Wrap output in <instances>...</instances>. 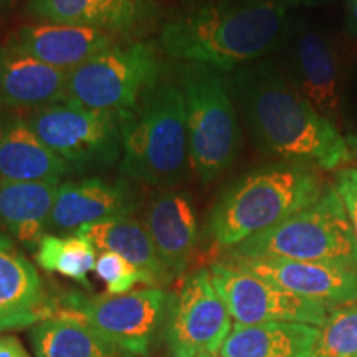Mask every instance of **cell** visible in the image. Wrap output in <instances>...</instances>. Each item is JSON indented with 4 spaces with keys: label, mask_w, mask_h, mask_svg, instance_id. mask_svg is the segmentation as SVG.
<instances>
[{
    "label": "cell",
    "mask_w": 357,
    "mask_h": 357,
    "mask_svg": "<svg viewBox=\"0 0 357 357\" xmlns=\"http://www.w3.org/2000/svg\"><path fill=\"white\" fill-rule=\"evenodd\" d=\"M227 78L250 137L263 155L328 171L349 162L346 137L296 91L281 66L258 60Z\"/></svg>",
    "instance_id": "1"
},
{
    "label": "cell",
    "mask_w": 357,
    "mask_h": 357,
    "mask_svg": "<svg viewBox=\"0 0 357 357\" xmlns=\"http://www.w3.org/2000/svg\"><path fill=\"white\" fill-rule=\"evenodd\" d=\"M288 8L287 0H207L164 22L159 47L174 60L229 75L283 42Z\"/></svg>",
    "instance_id": "2"
},
{
    "label": "cell",
    "mask_w": 357,
    "mask_h": 357,
    "mask_svg": "<svg viewBox=\"0 0 357 357\" xmlns=\"http://www.w3.org/2000/svg\"><path fill=\"white\" fill-rule=\"evenodd\" d=\"M311 166L275 162L236 177L213 205L207 234L220 248H234L250 236L310 207L323 195Z\"/></svg>",
    "instance_id": "3"
},
{
    "label": "cell",
    "mask_w": 357,
    "mask_h": 357,
    "mask_svg": "<svg viewBox=\"0 0 357 357\" xmlns=\"http://www.w3.org/2000/svg\"><path fill=\"white\" fill-rule=\"evenodd\" d=\"M190 167L184 96L177 82L162 79L123 121V177L176 189Z\"/></svg>",
    "instance_id": "4"
},
{
    "label": "cell",
    "mask_w": 357,
    "mask_h": 357,
    "mask_svg": "<svg viewBox=\"0 0 357 357\" xmlns=\"http://www.w3.org/2000/svg\"><path fill=\"white\" fill-rule=\"evenodd\" d=\"M190 169L208 185L234 166L242 146L236 106L225 73L199 63L178 68Z\"/></svg>",
    "instance_id": "5"
},
{
    "label": "cell",
    "mask_w": 357,
    "mask_h": 357,
    "mask_svg": "<svg viewBox=\"0 0 357 357\" xmlns=\"http://www.w3.org/2000/svg\"><path fill=\"white\" fill-rule=\"evenodd\" d=\"M236 258H284L357 270V243L336 187L310 207L229 250Z\"/></svg>",
    "instance_id": "6"
},
{
    "label": "cell",
    "mask_w": 357,
    "mask_h": 357,
    "mask_svg": "<svg viewBox=\"0 0 357 357\" xmlns=\"http://www.w3.org/2000/svg\"><path fill=\"white\" fill-rule=\"evenodd\" d=\"M155 45L126 40L96 53L68 73V100L114 114L123 121L162 82Z\"/></svg>",
    "instance_id": "7"
},
{
    "label": "cell",
    "mask_w": 357,
    "mask_h": 357,
    "mask_svg": "<svg viewBox=\"0 0 357 357\" xmlns=\"http://www.w3.org/2000/svg\"><path fill=\"white\" fill-rule=\"evenodd\" d=\"M26 121L38 137L75 172L113 167L123 155V119L65 100L29 111Z\"/></svg>",
    "instance_id": "8"
},
{
    "label": "cell",
    "mask_w": 357,
    "mask_h": 357,
    "mask_svg": "<svg viewBox=\"0 0 357 357\" xmlns=\"http://www.w3.org/2000/svg\"><path fill=\"white\" fill-rule=\"evenodd\" d=\"M171 300L172 293L162 288L96 296L71 291L60 298L58 307L77 316L119 349L146 356L155 334L166 326Z\"/></svg>",
    "instance_id": "9"
},
{
    "label": "cell",
    "mask_w": 357,
    "mask_h": 357,
    "mask_svg": "<svg viewBox=\"0 0 357 357\" xmlns=\"http://www.w3.org/2000/svg\"><path fill=\"white\" fill-rule=\"evenodd\" d=\"M212 283L235 324L253 326L273 321L305 323L323 328L329 307L240 270L225 261L211 266Z\"/></svg>",
    "instance_id": "10"
},
{
    "label": "cell",
    "mask_w": 357,
    "mask_h": 357,
    "mask_svg": "<svg viewBox=\"0 0 357 357\" xmlns=\"http://www.w3.org/2000/svg\"><path fill=\"white\" fill-rule=\"evenodd\" d=\"M234 329L231 316L212 283L211 270H197L172 293L164 336L174 357L218 354Z\"/></svg>",
    "instance_id": "11"
},
{
    "label": "cell",
    "mask_w": 357,
    "mask_h": 357,
    "mask_svg": "<svg viewBox=\"0 0 357 357\" xmlns=\"http://www.w3.org/2000/svg\"><path fill=\"white\" fill-rule=\"evenodd\" d=\"M287 77L310 105L334 124L344 111V65L336 45L318 26L296 24L287 29Z\"/></svg>",
    "instance_id": "12"
},
{
    "label": "cell",
    "mask_w": 357,
    "mask_h": 357,
    "mask_svg": "<svg viewBox=\"0 0 357 357\" xmlns=\"http://www.w3.org/2000/svg\"><path fill=\"white\" fill-rule=\"evenodd\" d=\"M141 202L139 190L126 177L61 182L48 220V231L73 235L82 227L131 217Z\"/></svg>",
    "instance_id": "13"
},
{
    "label": "cell",
    "mask_w": 357,
    "mask_h": 357,
    "mask_svg": "<svg viewBox=\"0 0 357 357\" xmlns=\"http://www.w3.org/2000/svg\"><path fill=\"white\" fill-rule=\"evenodd\" d=\"M25 13L40 22L84 26L132 40L153 29L159 7L154 0H26Z\"/></svg>",
    "instance_id": "14"
},
{
    "label": "cell",
    "mask_w": 357,
    "mask_h": 357,
    "mask_svg": "<svg viewBox=\"0 0 357 357\" xmlns=\"http://www.w3.org/2000/svg\"><path fill=\"white\" fill-rule=\"evenodd\" d=\"M223 261L271 281L298 296L318 301L329 310L357 301V270L352 268L268 257H227Z\"/></svg>",
    "instance_id": "15"
},
{
    "label": "cell",
    "mask_w": 357,
    "mask_h": 357,
    "mask_svg": "<svg viewBox=\"0 0 357 357\" xmlns=\"http://www.w3.org/2000/svg\"><path fill=\"white\" fill-rule=\"evenodd\" d=\"M37 268L10 236L0 234V331L35 326L55 314Z\"/></svg>",
    "instance_id": "16"
},
{
    "label": "cell",
    "mask_w": 357,
    "mask_h": 357,
    "mask_svg": "<svg viewBox=\"0 0 357 357\" xmlns=\"http://www.w3.org/2000/svg\"><path fill=\"white\" fill-rule=\"evenodd\" d=\"M160 263L174 278L185 273L197 243V212L185 190L160 189L142 218Z\"/></svg>",
    "instance_id": "17"
},
{
    "label": "cell",
    "mask_w": 357,
    "mask_h": 357,
    "mask_svg": "<svg viewBox=\"0 0 357 357\" xmlns=\"http://www.w3.org/2000/svg\"><path fill=\"white\" fill-rule=\"evenodd\" d=\"M6 43L45 65L70 73L96 53L118 43V38L84 26L37 22L19 26Z\"/></svg>",
    "instance_id": "18"
},
{
    "label": "cell",
    "mask_w": 357,
    "mask_h": 357,
    "mask_svg": "<svg viewBox=\"0 0 357 357\" xmlns=\"http://www.w3.org/2000/svg\"><path fill=\"white\" fill-rule=\"evenodd\" d=\"M75 171L45 146L25 116L0 111V182H55Z\"/></svg>",
    "instance_id": "19"
},
{
    "label": "cell",
    "mask_w": 357,
    "mask_h": 357,
    "mask_svg": "<svg viewBox=\"0 0 357 357\" xmlns=\"http://www.w3.org/2000/svg\"><path fill=\"white\" fill-rule=\"evenodd\" d=\"M68 100V73L10 45L0 47V111H33Z\"/></svg>",
    "instance_id": "20"
},
{
    "label": "cell",
    "mask_w": 357,
    "mask_h": 357,
    "mask_svg": "<svg viewBox=\"0 0 357 357\" xmlns=\"http://www.w3.org/2000/svg\"><path fill=\"white\" fill-rule=\"evenodd\" d=\"M60 184L0 182V225L32 252L47 235Z\"/></svg>",
    "instance_id": "21"
},
{
    "label": "cell",
    "mask_w": 357,
    "mask_h": 357,
    "mask_svg": "<svg viewBox=\"0 0 357 357\" xmlns=\"http://www.w3.org/2000/svg\"><path fill=\"white\" fill-rule=\"evenodd\" d=\"M321 328L305 323L273 321L253 326L235 324L220 357H311Z\"/></svg>",
    "instance_id": "22"
},
{
    "label": "cell",
    "mask_w": 357,
    "mask_h": 357,
    "mask_svg": "<svg viewBox=\"0 0 357 357\" xmlns=\"http://www.w3.org/2000/svg\"><path fill=\"white\" fill-rule=\"evenodd\" d=\"M100 252H113L132 263L144 275L149 288H164L172 276L160 263L144 223L132 217L82 227L77 231Z\"/></svg>",
    "instance_id": "23"
},
{
    "label": "cell",
    "mask_w": 357,
    "mask_h": 357,
    "mask_svg": "<svg viewBox=\"0 0 357 357\" xmlns=\"http://www.w3.org/2000/svg\"><path fill=\"white\" fill-rule=\"evenodd\" d=\"M30 341L37 357H134L58 306L52 318L33 326Z\"/></svg>",
    "instance_id": "24"
},
{
    "label": "cell",
    "mask_w": 357,
    "mask_h": 357,
    "mask_svg": "<svg viewBox=\"0 0 357 357\" xmlns=\"http://www.w3.org/2000/svg\"><path fill=\"white\" fill-rule=\"evenodd\" d=\"M35 258L45 271L66 276L83 288L91 287L88 273L95 270L98 257L96 248L84 236L47 234L38 243Z\"/></svg>",
    "instance_id": "25"
},
{
    "label": "cell",
    "mask_w": 357,
    "mask_h": 357,
    "mask_svg": "<svg viewBox=\"0 0 357 357\" xmlns=\"http://www.w3.org/2000/svg\"><path fill=\"white\" fill-rule=\"evenodd\" d=\"M311 357H357V301L329 311Z\"/></svg>",
    "instance_id": "26"
},
{
    "label": "cell",
    "mask_w": 357,
    "mask_h": 357,
    "mask_svg": "<svg viewBox=\"0 0 357 357\" xmlns=\"http://www.w3.org/2000/svg\"><path fill=\"white\" fill-rule=\"evenodd\" d=\"M95 273L101 281H105L108 294H126L132 291L136 284H146L144 275L132 263L113 252L100 253L96 258Z\"/></svg>",
    "instance_id": "27"
},
{
    "label": "cell",
    "mask_w": 357,
    "mask_h": 357,
    "mask_svg": "<svg viewBox=\"0 0 357 357\" xmlns=\"http://www.w3.org/2000/svg\"><path fill=\"white\" fill-rule=\"evenodd\" d=\"M336 190L341 195L342 202H344L347 217H349L352 231H354V238L357 243V181L351 176H347L344 171L337 174Z\"/></svg>",
    "instance_id": "28"
},
{
    "label": "cell",
    "mask_w": 357,
    "mask_h": 357,
    "mask_svg": "<svg viewBox=\"0 0 357 357\" xmlns=\"http://www.w3.org/2000/svg\"><path fill=\"white\" fill-rule=\"evenodd\" d=\"M0 357H30L20 341L12 336H0Z\"/></svg>",
    "instance_id": "29"
},
{
    "label": "cell",
    "mask_w": 357,
    "mask_h": 357,
    "mask_svg": "<svg viewBox=\"0 0 357 357\" xmlns=\"http://www.w3.org/2000/svg\"><path fill=\"white\" fill-rule=\"evenodd\" d=\"M347 146H349V153H351V160L352 167L349 169H342L347 176H351L354 181H357V134H351V136L346 137Z\"/></svg>",
    "instance_id": "30"
},
{
    "label": "cell",
    "mask_w": 357,
    "mask_h": 357,
    "mask_svg": "<svg viewBox=\"0 0 357 357\" xmlns=\"http://www.w3.org/2000/svg\"><path fill=\"white\" fill-rule=\"evenodd\" d=\"M347 30L357 38V0H349L347 3Z\"/></svg>",
    "instance_id": "31"
},
{
    "label": "cell",
    "mask_w": 357,
    "mask_h": 357,
    "mask_svg": "<svg viewBox=\"0 0 357 357\" xmlns=\"http://www.w3.org/2000/svg\"><path fill=\"white\" fill-rule=\"evenodd\" d=\"M288 6H314V3L326 2V0H287Z\"/></svg>",
    "instance_id": "32"
},
{
    "label": "cell",
    "mask_w": 357,
    "mask_h": 357,
    "mask_svg": "<svg viewBox=\"0 0 357 357\" xmlns=\"http://www.w3.org/2000/svg\"><path fill=\"white\" fill-rule=\"evenodd\" d=\"M22 0H0V8L2 10H12V8H15Z\"/></svg>",
    "instance_id": "33"
},
{
    "label": "cell",
    "mask_w": 357,
    "mask_h": 357,
    "mask_svg": "<svg viewBox=\"0 0 357 357\" xmlns=\"http://www.w3.org/2000/svg\"><path fill=\"white\" fill-rule=\"evenodd\" d=\"M199 357H220V356H215V354H205V356H199Z\"/></svg>",
    "instance_id": "34"
}]
</instances>
